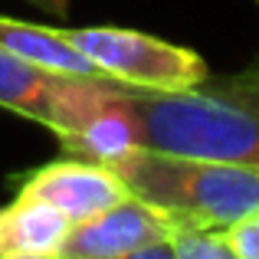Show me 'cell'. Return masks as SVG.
Instances as JSON below:
<instances>
[{
  "mask_svg": "<svg viewBox=\"0 0 259 259\" xmlns=\"http://www.w3.org/2000/svg\"><path fill=\"white\" fill-rule=\"evenodd\" d=\"M99 95L132 118L138 148L259 167V59L181 92L99 76Z\"/></svg>",
  "mask_w": 259,
  "mask_h": 259,
  "instance_id": "obj_1",
  "label": "cell"
},
{
  "mask_svg": "<svg viewBox=\"0 0 259 259\" xmlns=\"http://www.w3.org/2000/svg\"><path fill=\"white\" fill-rule=\"evenodd\" d=\"M108 167L135 197L164 210L181 230H227L259 213V167L151 148H135Z\"/></svg>",
  "mask_w": 259,
  "mask_h": 259,
  "instance_id": "obj_2",
  "label": "cell"
},
{
  "mask_svg": "<svg viewBox=\"0 0 259 259\" xmlns=\"http://www.w3.org/2000/svg\"><path fill=\"white\" fill-rule=\"evenodd\" d=\"M63 33L105 79H118L125 85L181 92V89H190L210 76L200 53L138 30L76 26V30Z\"/></svg>",
  "mask_w": 259,
  "mask_h": 259,
  "instance_id": "obj_3",
  "label": "cell"
},
{
  "mask_svg": "<svg viewBox=\"0 0 259 259\" xmlns=\"http://www.w3.org/2000/svg\"><path fill=\"white\" fill-rule=\"evenodd\" d=\"M177 233L181 227L164 210L132 194L105 213L76 223L59 249V259H125L151 243L174 240Z\"/></svg>",
  "mask_w": 259,
  "mask_h": 259,
  "instance_id": "obj_4",
  "label": "cell"
},
{
  "mask_svg": "<svg viewBox=\"0 0 259 259\" xmlns=\"http://www.w3.org/2000/svg\"><path fill=\"white\" fill-rule=\"evenodd\" d=\"M17 187L23 197L53 203L72 227L105 213L108 207L132 197L128 184L108 164H95V161H82V158L53 161L46 167H36V171L20 177Z\"/></svg>",
  "mask_w": 259,
  "mask_h": 259,
  "instance_id": "obj_5",
  "label": "cell"
},
{
  "mask_svg": "<svg viewBox=\"0 0 259 259\" xmlns=\"http://www.w3.org/2000/svg\"><path fill=\"white\" fill-rule=\"evenodd\" d=\"M72 223L53 203L20 194L0 210V259L4 256H59Z\"/></svg>",
  "mask_w": 259,
  "mask_h": 259,
  "instance_id": "obj_6",
  "label": "cell"
},
{
  "mask_svg": "<svg viewBox=\"0 0 259 259\" xmlns=\"http://www.w3.org/2000/svg\"><path fill=\"white\" fill-rule=\"evenodd\" d=\"M0 46L7 53H13L17 59H23V63L36 66L43 72H53V76H102L56 26L0 17Z\"/></svg>",
  "mask_w": 259,
  "mask_h": 259,
  "instance_id": "obj_7",
  "label": "cell"
},
{
  "mask_svg": "<svg viewBox=\"0 0 259 259\" xmlns=\"http://www.w3.org/2000/svg\"><path fill=\"white\" fill-rule=\"evenodd\" d=\"M56 76L17 59L0 46V108L50 125V95Z\"/></svg>",
  "mask_w": 259,
  "mask_h": 259,
  "instance_id": "obj_8",
  "label": "cell"
},
{
  "mask_svg": "<svg viewBox=\"0 0 259 259\" xmlns=\"http://www.w3.org/2000/svg\"><path fill=\"white\" fill-rule=\"evenodd\" d=\"M171 243L177 259H240L230 249L223 230H181Z\"/></svg>",
  "mask_w": 259,
  "mask_h": 259,
  "instance_id": "obj_9",
  "label": "cell"
},
{
  "mask_svg": "<svg viewBox=\"0 0 259 259\" xmlns=\"http://www.w3.org/2000/svg\"><path fill=\"white\" fill-rule=\"evenodd\" d=\"M230 249L240 259H259V213H249L223 230Z\"/></svg>",
  "mask_w": 259,
  "mask_h": 259,
  "instance_id": "obj_10",
  "label": "cell"
},
{
  "mask_svg": "<svg viewBox=\"0 0 259 259\" xmlns=\"http://www.w3.org/2000/svg\"><path fill=\"white\" fill-rule=\"evenodd\" d=\"M125 259H177V253H174V243L164 240V243H151V246L138 249V253H132Z\"/></svg>",
  "mask_w": 259,
  "mask_h": 259,
  "instance_id": "obj_11",
  "label": "cell"
},
{
  "mask_svg": "<svg viewBox=\"0 0 259 259\" xmlns=\"http://www.w3.org/2000/svg\"><path fill=\"white\" fill-rule=\"evenodd\" d=\"M30 4L46 13H56V17H66V10H69V0H30Z\"/></svg>",
  "mask_w": 259,
  "mask_h": 259,
  "instance_id": "obj_12",
  "label": "cell"
},
{
  "mask_svg": "<svg viewBox=\"0 0 259 259\" xmlns=\"http://www.w3.org/2000/svg\"><path fill=\"white\" fill-rule=\"evenodd\" d=\"M4 259H59V256H4Z\"/></svg>",
  "mask_w": 259,
  "mask_h": 259,
  "instance_id": "obj_13",
  "label": "cell"
},
{
  "mask_svg": "<svg viewBox=\"0 0 259 259\" xmlns=\"http://www.w3.org/2000/svg\"><path fill=\"white\" fill-rule=\"evenodd\" d=\"M256 4H259V0H256Z\"/></svg>",
  "mask_w": 259,
  "mask_h": 259,
  "instance_id": "obj_14",
  "label": "cell"
}]
</instances>
